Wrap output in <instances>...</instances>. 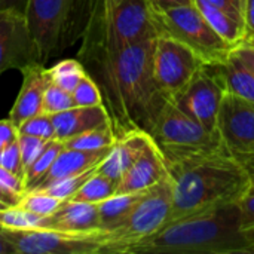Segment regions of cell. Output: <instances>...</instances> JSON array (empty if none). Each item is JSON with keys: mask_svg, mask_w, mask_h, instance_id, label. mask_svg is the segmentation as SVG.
<instances>
[{"mask_svg": "<svg viewBox=\"0 0 254 254\" xmlns=\"http://www.w3.org/2000/svg\"><path fill=\"white\" fill-rule=\"evenodd\" d=\"M226 89L214 65H204L190 83L173 100L183 113L199 122L211 132L217 131V119Z\"/></svg>", "mask_w": 254, "mask_h": 254, "instance_id": "8fae6325", "label": "cell"}, {"mask_svg": "<svg viewBox=\"0 0 254 254\" xmlns=\"http://www.w3.org/2000/svg\"><path fill=\"white\" fill-rule=\"evenodd\" d=\"M18 146L21 150V156H22V164L24 168L27 170V167H30L33 164V161L43 152V149L46 147L48 141L39 137H33V135H27V134H19L18 132Z\"/></svg>", "mask_w": 254, "mask_h": 254, "instance_id": "d6a6232c", "label": "cell"}, {"mask_svg": "<svg viewBox=\"0 0 254 254\" xmlns=\"http://www.w3.org/2000/svg\"><path fill=\"white\" fill-rule=\"evenodd\" d=\"M232 52L254 73V48L246 46V45H240L235 49H232Z\"/></svg>", "mask_w": 254, "mask_h": 254, "instance_id": "f35d334b", "label": "cell"}, {"mask_svg": "<svg viewBox=\"0 0 254 254\" xmlns=\"http://www.w3.org/2000/svg\"><path fill=\"white\" fill-rule=\"evenodd\" d=\"M241 45H246V46H250V48H254V34H249L246 36V39L243 40ZM240 46V45H238Z\"/></svg>", "mask_w": 254, "mask_h": 254, "instance_id": "f6af8a7d", "label": "cell"}, {"mask_svg": "<svg viewBox=\"0 0 254 254\" xmlns=\"http://www.w3.org/2000/svg\"><path fill=\"white\" fill-rule=\"evenodd\" d=\"M164 159L173 182L168 222L240 202L253 186L247 167L226 149Z\"/></svg>", "mask_w": 254, "mask_h": 254, "instance_id": "7a4b0ae2", "label": "cell"}, {"mask_svg": "<svg viewBox=\"0 0 254 254\" xmlns=\"http://www.w3.org/2000/svg\"><path fill=\"white\" fill-rule=\"evenodd\" d=\"M211 6H216L219 9L228 10L237 16H241L244 19V9H246V0H201ZM246 21V19H244Z\"/></svg>", "mask_w": 254, "mask_h": 254, "instance_id": "8d00e7d4", "label": "cell"}, {"mask_svg": "<svg viewBox=\"0 0 254 254\" xmlns=\"http://www.w3.org/2000/svg\"><path fill=\"white\" fill-rule=\"evenodd\" d=\"M16 138H18V128L15 127V124L9 118L0 119V150H3L7 144H10Z\"/></svg>", "mask_w": 254, "mask_h": 254, "instance_id": "74e56055", "label": "cell"}, {"mask_svg": "<svg viewBox=\"0 0 254 254\" xmlns=\"http://www.w3.org/2000/svg\"><path fill=\"white\" fill-rule=\"evenodd\" d=\"M6 207H9V205H7V204H4V202H1V201H0V210H3V208H6Z\"/></svg>", "mask_w": 254, "mask_h": 254, "instance_id": "c3c4849f", "label": "cell"}, {"mask_svg": "<svg viewBox=\"0 0 254 254\" xmlns=\"http://www.w3.org/2000/svg\"><path fill=\"white\" fill-rule=\"evenodd\" d=\"M0 254H15L12 244L7 241V238L4 237L1 229H0Z\"/></svg>", "mask_w": 254, "mask_h": 254, "instance_id": "ee69618b", "label": "cell"}, {"mask_svg": "<svg viewBox=\"0 0 254 254\" xmlns=\"http://www.w3.org/2000/svg\"><path fill=\"white\" fill-rule=\"evenodd\" d=\"M128 254H254V247L234 202L171 220Z\"/></svg>", "mask_w": 254, "mask_h": 254, "instance_id": "3957f363", "label": "cell"}, {"mask_svg": "<svg viewBox=\"0 0 254 254\" xmlns=\"http://www.w3.org/2000/svg\"><path fill=\"white\" fill-rule=\"evenodd\" d=\"M54 128H55V138L67 140L77 134L101 128L110 124L109 113L104 104L98 106H74L68 110L51 115Z\"/></svg>", "mask_w": 254, "mask_h": 254, "instance_id": "2e32d148", "label": "cell"}, {"mask_svg": "<svg viewBox=\"0 0 254 254\" xmlns=\"http://www.w3.org/2000/svg\"><path fill=\"white\" fill-rule=\"evenodd\" d=\"M71 107H74L71 94L61 89L60 86L51 83V80H49V85L46 86L45 95H43V106H42L43 113L55 115V113L68 110Z\"/></svg>", "mask_w": 254, "mask_h": 254, "instance_id": "4dcf8cb0", "label": "cell"}, {"mask_svg": "<svg viewBox=\"0 0 254 254\" xmlns=\"http://www.w3.org/2000/svg\"><path fill=\"white\" fill-rule=\"evenodd\" d=\"M21 73L22 83L7 116L15 124V127L21 125L25 119L31 116L43 113V95L46 86L49 85L46 65L43 63L28 65L24 70H21Z\"/></svg>", "mask_w": 254, "mask_h": 254, "instance_id": "9a60e30c", "label": "cell"}, {"mask_svg": "<svg viewBox=\"0 0 254 254\" xmlns=\"http://www.w3.org/2000/svg\"><path fill=\"white\" fill-rule=\"evenodd\" d=\"M150 137L164 158L226 149L219 132L208 131L170 100L164 104Z\"/></svg>", "mask_w": 254, "mask_h": 254, "instance_id": "ba28073f", "label": "cell"}, {"mask_svg": "<svg viewBox=\"0 0 254 254\" xmlns=\"http://www.w3.org/2000/svg\"><path fill=\"white\" fill-rule=\"evenodd\" d=\"M46 228L68 232L100 231L98 204L64 199L60 207L48 216Z\"/></svg>", "mask_w": 254, "mask_h": 254, "instance_id": "d6986e66", "label": "cell"}, {"mask_svg": "<svg viewBox=\"0 0 254 254\" xmlns=\"http://www.w3.org/2000/svg\"><path fill=\"white\" fill-rule=\"evenodd\" d=\"M241 210V225L244 232L254 229V192H249L240 202Z\"/></svg>", "mask_w": 254, "mask_h": 254, "instance_id": "d590c367", "label": "cell"}, {"mask_svg": "<svg viewBox=\"0 0 254 254\" xmlns=\"http://www.w3.org/2000/svg\"><path fill=\"white\" fill-rule=\"evenodd\" d=\"M244 19H246V36L254 34V0H246Z\"/></svg>", "mask_w": 254, "mask_h": 254, "instance_id": "60d3db41", "label": "cell"}, {"mask_svg": "<svg viewBox=\"0 0 254 254\" xmlns=\"http://www.w3.org/2000/svg\"><path fill=\"white\" fill-rule=\"evenodd\" d=\"M51 83L60 86L67 92H73L80 79L86 74L83 64L79 58H64L55 63L52 67H46Z\"/></svg>", "mask_w": 254, "mask_h": 254, "instance_id": "603a6c76", "label": "cell"}, {"mask_svg": "<svg viewBox=\"0 0 254 254\" xmlns=\"http://www.w3.org/2000/svg\"><path fill=\"white\" fill-rule=\"evenodd\" d=\"M74 106H98L103 104V95L97 82L86 73L74 91L71 92Z\"/></svg>", "mask_w": 254, "mask_h": 254, "instance_id": "1f68e13d", "label": "cell"}, {"mask_svg": "<svg viewBox=\"0 0 254 254\" xmlns=\"http://www.w3.org/2000/svg\"><path fill=\"white\" fill-rule=\"evenodd\" d=\"M250 192H254V183H253V186H252V190Z\"/></svg>", "mask_w": 254, "mask_h": 254, "instance_id": "681fc988", "label": "cell"}, {"mask_svg": "<svg viewBox=\"0 0 254 254\" xmlns=\"http://www.w3.org/2000/svg\"><path fill=\"white\" fill-rule=\"evenodd\" d=\"M153 15L159 34H168L189 46L205 65H220L229 58L232 46L216 33L196 4L153 9Z\"/></svg>", "mask_w": 254, "mask_h": 254, "instance_id": "52a82bcc", "label": "cell"}, {"mask_svg": "<svg viewBox=\"0 0 254 254\" xmlns=\"http://www.w3.org/2000/svg\"><path fill=\"white\" fill-rule=\"evenodd\" d=\"M246 167H247V170L250 171V174H252V177H253V183H254V161L252 162H247V164H244Z\"/></svg>", "mask_w": 254, "mask_h": 254, "instance_id": "bcb514c9", "label": "cell"}, {"mask_svg": "<svg viewBox=\"0 0 254 254\" xmlns=\"http://www.w3.org/2000/svg\"><path fill=\"white\" fill-rule=\"evenodd\" d=\"M28 0H0V9H13L18 12H25Z\"/></svg>", "mask_w": 254, "mask_h": 254, "instance_id": "7bdbcfd3", "label": "cell"}, {"mask_svg": "<svg viewBox=\"0 0 254 254\" xmlns=\"http://www.w3.org/2000/svg\"><path fill=\"white\" fill-rule=\"evenodd\" d=\"M150 140V134L144 131H131L119 137L107 156L97 167V173L119 182Z\"/></svg>", "mask_w": 254, "mask_h": 254, "instance_id": "e0dca14e", "label": "cell"}, {"mask_svg": "<svg viewBox=\"0 0 254 254\" xmlns=\"http://www.w3.org/2000/svg\"><path fill=\"white\" fill-rule=\"evenodd\" d=\"M153 9L161 10V9H170V7H177V6H190L195 4V0H150Z\"/></svg>", "mask_w": 254, "mask_h": 254, "instance_id": "ab89813d", "label": "cell"}, {"mask_svg": "<svg viewBox=\"0 0 254 254\" xmlns=\"http://www.w3.org/2000/svg\"><path fill=\"white\" fill-rule=\"evenodd\" d=\"M158 34L150 0H92L82 45L121 49Z\"/></svg>", "mask_w": 254, "mask_h": 254, "instance_id": "277c9868", "label": "cell"}, {"mask_svg": "<svg viewBox=\"0 0 254 254\" xmlns=\"http://www.w3.org/2000/svg\"><path fill=\"white\" fill-rule=\"evenodd\" d=\"M118 182L112 180L107 176H103L100 173H94L82 186L80 189L71 195L68 199L73 201H80V202H91V204H98L116 193Z\"/></svg>", "mask_w": 254, "mask_h": 254, "instance_id": "cb8c5ba5", "label": "cell"}, {"mask_svg": "<svg viewBox=\"0 0 254 254\" xmlns=\"http://www.w3.org/2000/svg\"><path fill=\"white\" fill-rule=\"evenodd\" d=\"M195 4L208 21V24L228 45L232 46V49L243 43L246 37V21L241 16H237L228 10L219 9L201 0H195Z\"/></svg>", "mask_w": 254, "mask_h": 254, "instance_id": "44dd1931", "label": "cell"}, {"mask_svg": "<svg viewBox=\"0 0 254 254\" xmlns=\"http://www.w3.org/2000/svg\"><path fill=\"white\" fill-rule=\"evenodd\" d=\"M116 140L118 137L112 125H106L64 140V147L79 149V150H100V149L112 147L116 143Z\"/></svg>", "mask_w": 254, "mask_h": 254, "instance_id": "d4e9b609", "label": "cell"}, {"mask_svg": "<svg viewBox=\"0 0 254 254\" xmlns=\"http://www.w3.org/2000/svg\"><path fill=\"white\" fill-rule=\"evenodd\" d=\"M214 67L228 94L254 103V73L234 52L223 64Z\"/></svg>", "mask_w": 254, "mask_h": 254, "instance_id": "ffe728a7", "label": "cell"}, {"mask_svg": "<svg viewBox=\"0 0 254 254\" xmlns=\"http://www.w3.org/2000/svg\"><path fill=\"white\" fill-rule=\"evenodd\" d=\"M19 199H21V195H18V193L12 192V190L3 188L0 185V201L1 202L7 204L9 207H13V205H18L19 204Z\"/></svg>", "mask_w": 254, "mask_h": 254, "instance_id": "b9f144b4", "label": "cell"}, {"mask_svg": "<svg viewBox=\"0 0 254 254\" xmlns=\"http://www.w3.org/2000/svg\"><path fill=\"white\" fill-rule=\"evenodd\" d=\"M97 171V168H92V170H88L85 173H80V174H76V176H68V177H64L61 180H57V182H52L43 188H37L36 190H42L45 193H49L52 196H57L60 199H68L71 195H74L80 186Z\"/></svg>", "mask_w": 254, "mask_h": 254, "instance_id": "f1b7e54d", "label": "cell"}, {"mask_svg": "<svg viewBox=\"0 0 254 254\" xmlns=\"http://www.w3.org/2000/svg\"><path fill=\"white\" fill-rule=\"evenodd\" d=\"M42 63L25 13L0 9V77L7 70H24Z\"/></svg>", "mask_w": 254, "mask_h": 254, "instance_id": "4fadbf2b", "label": "cell"}, {"mask_svg": "<svg viewBox=\"0 0 254 254\" xmlns=\"http://www.w3.org/2000/svg\"><path fill=\"white\" fill-rule=\"evenodd\" d=\"M152 63L155 80L167 100L179 95L205 65L189 46L168 34L156 37Z\"/></svg>", "mask_w": 254, "mask_h": 254, "instance_id": "30bf717a", "label": "cell"}, {"mask_svg": "<svg viewBox=\"0 0 254 254\" xmlns=\"http://www.w3.org/2000/svg\"><path fill=\"white\" fill-rule=\"evenodd\" d=\"M0 185L3 188L15 192V193H18V195H22L27 190L25 180L21 176H18V174L3 168L1 165H0Z\"/></svg>", "mask_w": 254, "mask_h": 254, "instance_id": "e575fe53", "label": "cell"}, {"mask_svg": "<svg viewBox=\"0 0 254 254\" xmlns=\"http://www.w3.org/2000/svg\"><path fill=\"white\" fill-rule=\"evenodd\" d=\"M0 165L18 176H21L25 180V168L22 164V156L21 150L18 146V141H12L7 144L3 150H0Z\"/></svg>", "mask_w": 254, "mask_h": 254, "instance_id": "836d02e7", "label": "cell"}, {"mask_svg": "<svg viewBox=\"0 0 254 254\" xmlns=\"http://www.w3.org/2000/svg\"><path fill=\"white\" fill-rule=\"evenodd\" d=\"M63 149H64V141L63 140L52 138V140L48 141V144L43 149V152L25 170V185H27V190L31 189L51 170L52 164L55 162L57 156L60 155V152Z\"/></svg>", "mask_w": 254, "mask_h": 254, "instance_id": "4316f807", "label": "cell"}, {"mask_svg": "<svg viewBox=\"0 0 254 254\" xmlns=\"http://www.w3.org/2000/svg\"><path fill=\"white\" fill-rule=\"evenodd\" d=\"M48 216H39L18 205L0 210V229L7 231H28L36 228H46Z\"/></svg>", "mask_w": 254, "mask_h": 254, "instance_id": "484cf974", "label": "cell"}, {"mask_svg": "<svg viewBox=\"0 0 254 254\" xmlns=\"http://www.w3.org/2000/svg\"><path fill=\"white\" fill-rule=\"evenodd\" d=\"M63 202V199L52 196L49 193H45L42 190H36V189H28L21 195L19 204L18 207L28 210L34 214L39 216H51Z\"/></svg>", "mask_w": 254, "mask_h": 254, "instance_id": "83f0119b", "label": "cell"}, {"mask_svg": "<svg viewBox=\"0 0 254 254\" xmlns=\"http://www.w3.org/2000/svg\"><path fill=\"white\" fill-rule=\"evenodd\" d=\"M168 177L164 155L153 138L118 182L115 195L140 193Z\"/></svg>", "mask_w": 254, "mask_h": 254, "instance_id": "5bb4252c", "label": "cell"}, {"mask_svg": "<svg viewBox=\"0 0 254 254\" xmlns=\"http://www.w3.org/2000/svg\"><path fill=\"white\" fill-rule=\"evenodd\" d=\"M173 182L164 180L144 190L129 216L115 229L104 231L100 254H128L129 250L165 226L171 216Z\"/></svg>", "mask_w": 254, "mask_h": 254, "instance_id": "8992f818", "label": "cell"}, {"mask_svg": "<svg viewBox=\"0 0 254 254\" xmlns=\"http://www.w3.org/2000/svg\"><path fill=\"white\" fill-rule=\"evenodd\" d=\"M155 39L121 49L82 45L77 58L97 82L116 137L131 131L152 132L168 101L153 76Z\"/></svg>", "mask_w": 254, "mask_h": 254, "instance_id": "6da1fadb", "label": "cell"}, {"mask_svg": "<svg viewBox=\"0 0 254 254\" xmlns=\"http://www.w3.org/2000/svg\"><path fill=\"white\" fill-rule=\"evenodd\" d=\"M112 147L100 149V150H79V149H68L64 147L60 155L57 156L55 162L52 164L51 170L31 188H43L52 182L61 180L68 176H76L85 173L88 170L97 168L100 162L107 156Z\"/></svg>", "mask_w": 254, "mask_h": 254, "instance_id": "ac0fdd59", "label": "cell"}, {"mask_svg": "<svg viewBox=\"0 0 254 254\" xmlns=\"http://www.w3.org/2000/svg\"><path fill=\"white\" fill-rule=\"evenodd\" d=\"M143 192L140 193H127V195H113L101 202H98L100 213V229L112 231L119 226L132 211L137 201L140 199Z\"/></svg>", "mask_w": 254, "mask_h": 254, "instance_id": "7402d4cb", "label": "cell"}, {"mask_svg": "<svg viewBox=\"0 0 254 254\" xmlns=\"http://www.w3.org/2000/svg\"><path fill=\"white\" fill-rule=\"evenodd\" d=\"M92 0H28L25 18L42 63L64 54L83 37Z\"/></svg>", "mask_w": 254, "mask_h": 254, "instance_id": "5b68a950", "label": "cell"}, {"mask_svg": "<svg viewBox=\"0 0 254 254\" xmlns=\"http://www.w3.org/2000/svg\"><path fill=\"white\" fill-rule=\"evenodd\" d=\"M217 131L226 150L243 164L254 161V103L225 94Z\"/></svg>", "mask_w": 254, "mask_h": 254, "instance_id": "7c38bea8", "label": "cell"}, {"mask_svg": "<svg viewBox=\"0 0 254 254\" xmlns=\"http://www.w3.org/2000/svg\"><path fill=\"white\" fill-rule=\"evenodd\" d=\"M19 134H27L33 137L43 138L46 141L55 138V128L52 122V116L48 113H39L25 119L21 125L16 127Z\"/></svg>", "mask_w": 254, "mask_h": 254, "instance_id": "f546056e", "label": "cell"}, {"mask_svg": "<svg viewBox=\"0 0 254 254\" xmlns=\"http://www.w3.org/2000/svg\"><path fill=\"white\" fill-rule=\"evenodd\" d=\"M15 253L22 254H100L104 231L68 232L52 228L28 231L1 229Z\"/></svg>", "mask_w": 254, "mask_h": 254, "instance_id": "9c48e42d", "label": "cell"}, {"mask_svg": "<svg viewBox=\"0 0 254 254\" xmlns=\"http://www.w3.org/2000/svg\"><path fill=\"white\" fill-rule=\"evenodd\" d=\"M247 234V237L250 238V241L253 243V247H254V229L253 231H249V232H246Z\"/></svg>", "mask_w": 254, "mask_h": 254, "instance_id": "7dc6e473", "label": "cell"}]
</instances>
